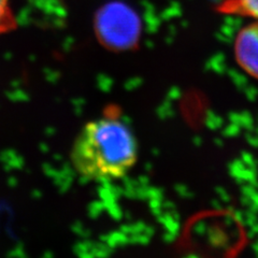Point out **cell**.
I'll use <instances>...</instances> for the list:
<instances>
[{"instance_id": "cell-1", "label": "cell", "mask_w": 258, "mask_h": 258, "mask_svg": "<svg viewBox=\"0 0 258 258\" xmlns=\"http://www.w3.org/2000/svg\"><path fill=\"white\" fill-rule=\"evenodd\" d=\"M138 143L122 120L101 117L81 129L72 144L75 170L91 181H112L125 176L136 165Z\"/></svg>"}, {"instance_id": "cell-2", "label": "cell", "mask_w": 258, "mask_h": 258, "mask_svg": "<svg viewBox=\"0 0 258 258\" xmlns=\"http://www.w3.org/2000/svg\"><path fill=\"white\" fill-rule=\"evenodd\" d=\"M95 29L103 44L127 47L138 38L139 24L133 10L123 4L113 3L97 12Z\"/></svg>"}, {"instance_id": "cell-3", "label": "cell", "mask_w": 258, "mask_h": 258, "mask_svg": "<svg viewBox=\"0 0 258 258\" xmlns=\"http://www.w3.org/2000/svg\"><path fill=\"white\" fill-rule=\"evenodd\" d=\"M235 54L240 66L247 74L258 79V21L239 32Z\"/></svg>"}, {"instance_id": "cell-4", "label": "cell", "mask_w": 258, "mask_h": 258, "mask_svg": "<svg viewBox=\"0 0 258 258\" xmlns=\"http://www.w3.org/2000/svg\"><path fill=\"white\" fill-rule=\"evenodd\" d=\"M220 9L226 13L241 14L258 21V0H226Z\"/></svg>"}, {"instance_id": "cell-5", "label": "cell", "mask_w": 258, "mask_h": 258, "mask_svg": "<svg viewBox=\"0 0 258 258\" xmlns=\"http://www.w3.org/2000/svg\"><path fill=\"white\" fill-rule=\"evenodd\" d=\"M18 27V21L11 6V0H0V36Z\"/></svg>"}]
</instances>
